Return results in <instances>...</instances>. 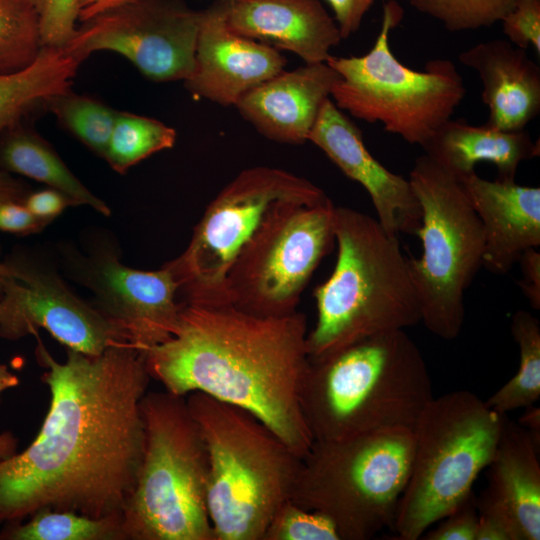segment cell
<instances>
[{
	"mask_svg": "<svg viewBox=\"0 0 540 540\" xmlns=\"http://www.w3.org/2000/svg\"><path fill=\"white\" fill-rule=\"evenodd\" d=\"M31 192L29 187L0 168V204L22 202Z\"/></svg>",
	"mask_w": 540,
	"mask_h": 540,
	"instance_id": "obj_41",
	"label": "cell"
},
{
	"mask_svg": "<svg viewBox=\"0 0 540 540\" xmlns=\"http://www.w3.org/2000/svg\"><path fill=\"white\" fill-rule=\"evenodd\" d=\"M433 397L420 349L395 330L310 360L300 404L313 441L337 442L412 429Z\"/></svg>",
	"mask_w": 540,
	"mask_h": 540,
	"instance_id": "obj_3",
	"label": "cell"
},
{
	"mask_svg": "<svg viewBox=\"0 0 540 540\" xmlns=\"http://www.w3.org/2000/svg\"><path fill=\"white\" fill-rule=\"evenodd\" d=\"M500 22L509 42L540 54V0H518Z\"/></svg>",
	"mask_w": 540,
	"mask_h": 540,
	"instance_id": "obj_34",
	"label": "cell"
},
{
	"mask_svg": "<svg viewBox=\"0 0 540 540\" xmlns=\"http://www.w3.org/2000/svg\"><path fill=\"white\" fill-rule=\"evenodd\" d=\"M201 15L183 0H133L83 21L62 48L80 63L93 52L113 51L152 81H186L195 68Z\"/></svg>",
	"mask_w": 540,
	"mask_h": 540,
	"instance_id": "obj_14",
	"label": "cell"
},
{
	"mask_svg": "<svg viewBox=\"0 0 540 540\" xmlns=\"http://www.w3.org/2000/svg\"><path fill=\"white\" fill-rule=\"evenodd\" d=\"M208 456L206 502L215 540H262L291 498L302 465L249 411L201 392L186 396Z\"/></svg>",
	"mask_w": 540,
	"mask_h": 540,
	"instance_id": "obj_5",
	"label": "cell"
},
{
	"mask_svg": "<svg viewBox=\"0 0 540 540\" xmlns=\"http://www.w3.org/2000/svg\"><path fill=\"white\" fill-rule=\"evenodd\" d=\"M477 509L475 540H519L515 527L502 513L478 502Z\"/></svg>",
	"mask_w": 540,
	"mask_h": 540,
	"instance_id": "obj_38",
	"label": "cell"
},
{
	"mask_svg": "<svg viewBox=\"0 0 540 540\" xmlns=\"http://www.w3.org/2000/svg\"><path fill=\"white\" fill-rule=\"evenodd\" d=\"M435 529L425 534L426 540H475L478 509L473 493L449 514L439 520Z\"/></svg>",
	"mask_w": 540,
	"mask_h": 540,
	"instance_id": "obj_35",
	"label": "cell"
},
{
	"mask_svg": "<svg viewBox=\"0 0 540 540\" xmlns=\"http://www.w3.org/2000/svg\"><path fill=\"white\" fill-rule=\"evenodd\" d=\"M539 444L504 415L494 455L487 466L488 486L477 502L508 518L519 540L540 539Z\"/></svg>",
	"mask_w": 540,
	"mask_h": 540,
	"instance_id": "obj_22",
	"label": "cell"
},
{
	"mask_svg": "<svg viewBox=\"0 0 540 540\" xmlns=\"http://www.w3.org/2000/svg\"><path fill=\"white\" fill-rule=\"evenodd\" d=\"M413 446L412 429L403 428L313 442L290 499L328 515L342 540L369 539L393 527Z\"/></svg>",
	"mask_w": 540,
	"mask_h": 540,
	"instance_id": "obj_9",
	"label": "cell"
},
{
	"mask_svg": "<svg viewBox=\"0 0 540 540\" xmlns=\"http://www.w3.org/2000/svg\"><path fill=\"white\" fill-rule=\"evenodd\" d=\"M3 263L8 274L1 275L0 338L15 341L45 329L67 349L88 355L131 344L126 333L76 295L44 257L17 251Z\"/></svg>",
	"mask_w": 540,
	"mask_h": 540,
	"instance_id": "obj_15",
	"label": "cell"
},
{
	"mask_svg": "<svg viewBox=\"0 0 540 540\" xmlns=\"http://www.w3.org/2000/svg\"><path fill=\"white\" fill-rule=\"evenodd\" d=\"M527 430L532 438L539 444L540 439V409L534 404L525 407V411L521 416L519 423Z\"/></svg>",
	"mask_w": 540,
	"mask_h": 540,
	"instance_id": "obj_43",
	"label": "cell"
},
{
	"mask_svg": "<svg viewBox=\"0 0 540 540\" xmlns=\"http://www.w3.org/2000/svg\"><path fill=\"white\" fill-rule=\"evenodd\" d=\"M478 74L487 122L506 131L523 130L540 112V67L509 41L478 43L459 55Z\"/></svg>",
	"mask_w": 540,
	"mask_h": 540,
	"instance_id": "obj_21",
	"label": "cell"
},
{
	"mask_svg": "<svg viewBox=\"0 0 540 540\" xmlns=\"http://www.w3.org/2000/svg\"><path fill=\"white\" fill-rule=\"evenodd\" d=\"M17 445L18 440L12 432L6 431L0 433V461L15 454Z\"/></svg>",
	"mask_w": 540,
	"mask_h": 540,
	"instance_id": "obj_44",
	"label": "cell"
},
{
	"mask_svg": "<svg viewBox=\"0 0 540 540\" xmlns=\"http://www.w3.org/2000/svg\"><path fill=\"white\" fill-rule=\"evenodd\" d=\"M5 540H127L121 517L92 518L73 511L43 508L27 522H9Z\"/></svg>",
	"mask_w": 540,
	"mask_h": 540,
	"instance_id": "obj_27",
	"label": "cell"
},
{
	"mask_svg": "<svg viewBox=\"0 0 540 540\" xmlns=\"http://www.w3.org/2000/svg\"><path fill=\"white\" fill-rule=\"evenodd\" d=\"M510 329L519 349L518 370L485 401L501 415L535 404L540 397L539 321L532 313L518 310L512 316Z\"/></svg>",
	"mask_w": 540,
	"mask_h": 540,
	"instance_id": "obj_26",
	"label": "cell"
},
{
	"mask_svg": "<svg viewBox=\"0 0 540 540\" xmlns=\"http://www.w3.org/2000/svg\"><path fill=\"white\" fill-rule=\"evenodd\" d=\"M48 224L35 216L22 202L0 204V231L30 235L42 231Z\"/></svg>",
	"mask_w": 540,
	"mask_h": 540,
	"instance_id": "obj_36",
	"label": "cell"
},
{
	"mask_svg": "<svg viewBox=\"0 0 540 540\" xmlns=\"http://www.w3.org/2000/svg\"><path fill=\"white\" fill-rule=\"evenodd\" d=\"M19 383V378L10 372L6 365L0 363V398L5 390L16 387Z\"/></svg>",
	"mask_w": 540,
	"mask_h": 540,
	"instance_id": "obj_45",
	"label": "cell"
},
{
	"mask_svg": "<svg viewBox=\"0 0 540 540\" xmlns=\"http://www.w3.org/2000/svg\"><path fill=\"white\" fill-rule=\"evenodd\" d=\"M34 336L50 404L33 442L0 461V522L43 508L122 518L144 452L141 400L151 377L142 351L129 343L99 355L67 349L58 362Z\"/></svg>",
	"mask_w": 540,
	"mask_h": 540,
	"instance_id": "obj_1",
	"label": "cell"
},
{
	"mask_svg": "<svg viewBox=\"0 0 540 540\" xmlns=\"http://www.w3.org/2000/svg\"><path fill=\"white\" fill-rule=\"evenodd\" d=\"M338 73L326 62L282 70L246 92L235 107L265 138L283 144L308 141Z\"/></svg>",
	"mask_w": 540,
	"mask_h": 540,
	"instance_id": "obj_18",
	"label": "cell"
},
{
	"mask_svg": "<svg viewBox=\"0 0 540 540\" xmlns=\"http://www.w3.org/2000/svg\"><path fill=\"white\" fill-rule=\"evenodd\" d=\"M23 204L37 217L51 223L67 207L77 206L75 202L63 192L51 187L30 192Z\"/></svg>",
	"mask_w": 540,
	"mask_h": 540,
	"instance_id": "obj_37",
	"label": "cell"
},
{
	"mask_svg": "<svg viewBox=\"0 0 540 540\" xmlns=\"http://www.w3.org/2000/svg\"><path fill=\"white\" fill-rule=\"evenodd\" d=\"M402 17V7L388 0L380 32L366 54L329 56L326 63L339 75L330 98L353 117L380 123L386 132L422 146L451 119L466 87L448 59L430 60L418 71L395 57L389 35Z\"/></svg>",
	"mask_w": 540,
	"mask_h": 540,
	"instance_id": "obj_8",
	"label": "cell"
},
{
	"mask_svg": "<svg viewBox=\"0 0 540 540\" xmlns=\"http://www.w3.org/2000/svg\"><path fill=\"white\" fill-rule=\"evenodd\" d=\"M421 147L458 179L475 172L478 162H490L497 168L498 180L515 181L520 164L539 155V142L524 129L506 131L463 119H449Z\"/></svg>",
	"mask_w": 540,
	"mask_h": 540,
	"instance_id": "obj_23",
	"label": "cell"
},
{
	"mask_svg": "<svg viewBox=\"0 0 540 540\" xmlns=\"http://www.w3.org/2000/svg\"><path fill=\"white\" fill-rule=\"evenodd\" d=\"M518 0H409L421 13L439 20L451 32L489 27L501 21Z\"/></svg>",
	"mask_w": 540,
	"mask_h": 540,
	"instance_id": "obj_31",
	"label": "cell"
},
{
	"mask_svg": "<svg viewBox=\"0 0 540 540\" xmlns=\"http://www.w3.org/2000/svg\"><path fill=\"white\" fill-rule=\"evenodd\" d=\"M79 20H88L104 11L115 8L133 0H77Z\"/></svg>",
	"mask_w": 540,
	"mask_h": 540,
	"instance_id": "obj_42",
	"label": "cell"
},
{
	"mask_svg": "<svg viewBox=\"0 0 540 540\" xmlns=\"http://www.w3.org/2000/svg\"><path fill=\"white\" fill-rule=\"evenodd\" d=\"M37 16L42 46L64 47L76 31L77 0H30Z\"/></svg>",
	"mask_w": 540,
	"mask_h": 540,
	"instance_id": "obj_33",
	"label": "cell"
},
{
	"mask_svg": "<svg viewBox=\"0 0 540 540\" xmlns=\"http://www.w3.org/2000/svg\"><path fill=\"white\" fill-rule=\"evenodd\" d=\"M307 334L301 312L260 317L230 303L182 301L174 334L142 354L166 391L201 392L245 409L303 458L314 442L300 404Z\"/></svg>",
	"mask_w": 540,
	"mask_h": 540,
	"instance_id": "obj_2",
	"label": "cell"
},
{
	"mask_svg": "<svg viewBox=\"0 0 540 540\" xmlns=\"http://www.w3.org/2000/svg\"><path fill=\"white\" fill-rule=\"evenodd\" d=\"M44 108L96 155L105 157L119 111L71 89L50 97Z\"/></svg>",
	"mask_w": 540,
	"mask_h": 540,
	"instance_id": "obj_29",
	"label": "cell"
},
{
	"mask_svg": "<svg viewBox=\"0 0 540 540\" xmlns=\"http://www.w3.org/2000/svg\"><path fill=\"white\" fill-rule=\"evenodd\" d=\"M504 415L467 390L427 403L412 428L410 474L392 527L399 539H419L472 494L494 455Z\"/></svg>",
	"mask_w": 540,
	"mask_h": 540,
	"instance_id": "obj_7",
	"label": "cell"
},
{
	"mask_svg": "<svg viewBox=\"0 0 540 540\" xmlns=\"http://www.w3.org/2000/svg\"><path fill=\"white\" fill-rule=\"evenodd\" d=\"M42 48L30 0H0V74L27 67Z\"/></svg>",
	"mask_w": 540,
	"mask_h": 540,
	"instance_id": "obj_30",
	"label": "cell"
},
{
	"mask_svg": "<svg viewBox=\"0 0 540 540\" xmlns=\"http://www.w3.org/2000/svg\"><path fill=\"white\" fill-rule=\"evenodd\" d=\"M262 540H342V535L328 515L288 499L273 515Z\"/></svg>",
	"mask_w": 540,
	"mask_h": 540,
	"instance_id": "obj_32",
	"label": "cell"
},
{
	"mask_svg": "<svg viewBox=\"0 0 540 540\" xmlns=\"http://www.w3.org/2000/svg\"><path fill=\"white\" fill-rule=\"evenodd\" d=\"M311 181L289 171L255 166L241 171L207 205L186 249L165 263L184 302L228 304V271L268 210L279 201L323 202Z\"/></svg>",
	"mask_w": 540,
	"mask_h": 540,
	"instance_id": "obj_12",
	"label": "cell"
},
{
	"mask_svg": "<svg viewBox=\"0 0 540 540\" xmlns=\"http://www.w3.org/2000/svg\"><path fill=\"white\" fill-rule=\"evenodd\" d=\"M176 141V131L166 124L145 116L119 111L104 159L117 173L152 154L170 149Z\"/></svg>",
	"mask_w": 540,
	"mask_h": 540,
	"instance_id": "obj_28",
	"label": "cell"
},
{
	"mask_svg": "<svg viewBox=\"0 0 540 540\" xmlns=\"http://www.w3.org/2000/svg\"><path fill=\"white\" fill-rule=\"evenodd\" d=\"M334 235L335 268L314 290L317 320L306 342L310 360L421 322L418 295L398 237L389 235L377 219L337 206Z\"/></svg>",
	"mask_w": 540,
	"mask_h": 540,
	"instance_id": "obj_4",
	"label": "cell"
},
{
	"mask_svg": "<svg viewBox=\"0 0 540 540\" xmlns=\"http://www.w3.org/2000/svg\"><path fill=\"white\" fill-rule=\"evenodd\" d=\"M459 180L482 224L483 266L508 273L524 251L540 246V188L490 181L476 172Z\"/></svg>",
	"mask_w": 540,
	"mask_h": 540,
	"instance_id": "obj_19",
	"label": "cell"
},
{
	"mask_svg": "<svg viewBox=\"0 0 540 540\" xmlns=\"http://www.w3.org/2000/svg\"><path fill=\"white\" fill-rule=\"evenodd\" d=\"M19 124L6 129L0 141V168L59 190L77 206L87 205L110 216L109 206L81 183L53 147L39 134Z\"/></svg>",
	"mask_w": 540,
	"mask_h": 540,
	"instance_id": "obj_24",
	"label": "cell"
},
{
	"mask_svg": "<svg viewBox=\"0 0 540 540\" xmlns=\"http://www.w3.org/2000/svg\"><path fill=\"white\" fill-rule=\"evenodd\" d=\"M64 274L92 294L90 303L122 329L141 351L168 340L179 321V283L164 264L153 271L121 262L116 243L107 235H89L83 249L57 246Z\"/></svg>",
	"mask_w": 540,
	"mask_h": 540,
	"instance_id": "obj_13",
	"label": "cell"
},
{
	"mask_svg": "<svg viewBox=\"0 0 540 540\" xmlns=\"http://www.w3.org/2000/svg\"><path fill=\"white\" fill-rule=\"evenodd\" d=\"M145 442L122 516L127 540H215L206 491L208 456L186 396L166 390L141 400Z\"/></svg>",
	"mask_w": 540,
	"mask_h": 540,
	"instance_id": "obj_6",
	"label": "cell"
},
{
	"mask_svg": "<svg viewBox=\"0 0 540 540\" xmlns=\"http://www.w3.org/2000/svg\"><path fill=\"white\" fill-rule=\"evenodd\" d=\"M8 274V269L3 263V261L0 260V275H6Z\"/></svg>",
	"mask_w": 540,
	"mask_h": 540,
	"instance_id": "obj_46",
	"label": "cell"
},
{
	"mask_svg": "<svg viewBox=\"0 0 540 540\" xmlns=\"http://www.w3.org/2000/svg\"><path fill=\"white\" fill-rule=\"evenodd\" d=\"M335 205L279 201L239 251L226 279L230 304L260 317L296 312L300 296L334 235Z\"/></svg>",
	"mask_w": 540,
	"mask_h": 540,
	"instance_id": "obj_11",
	"label": "cell"
},
{
	"mask_svg": "<svg viewBox=\"0 0 540 540\" xmlns=\"http://www.w3.org/2000/svg\"><path fill=\"white\" fill-rule=\"evenodd\" d=\"M221 1H228V0H221Z\"/></svg>",
	"mask_w": 540,
	"mask_h": 540,
	"instance_id": "obj_48",
	"label": "cell"
},
{
	"mask_svg": "<svg viewBox=\"0 0 540 540\" xmlns=\"http://www.w3.org/2000/svg\"><path fill=\"white\" fill-rule=\"evenodd\" d=\"M308 141L369 194L377 220L391 236L415 235L421 208L409 179L389 171L366 148L361 130L331 98L322 105Z\"/></svg>",
	"mask_w": 540,
	"mask_h": 540,
	"instance_id": "obj_16",
	"label": "cell"
},
{
	"mask_svg": "<svg viewBox=\"0 0 540 540\" xmlns=\"http://www.w3.org/2000/svg\"><path fill=\"white\" fill-rule=\"evenodd\" d=\"M2 295H3V284H2L1 275H0V302L2 299Z\"/></svg>",
	"mask_w": 540,
	"mask_h": 540,
	"instance_id": "obj_47",
	"label": "cell"
},
{
	"mask_svg": "<svg viewBox=\"0 0 540 540\" xmlns=\"http://www.w3.org/2000/svg\"><path fill=\"white\" fill-rule=\"evenodd\" d=\"M225 8L231 31L294 53L305 63L326 62L343 39L319 0H228Z\"/></svg>",
	"mask_w": 540,
	"mask_h": 540,
	"instance_id": "obj_20",
	"label": "cell"
},
{
	"mask_svg": "<svg viewBox=\"0 0 540 540\" xmlns=\"http://www.w3.org/2000/svg\"><path fill=\"white\" fill-rule=\"evenodd\" d=\"M376 1L326 0L334 13V19L343 39L348 38L360 28L365 14Z\"/></svg>",
	"mask_w": 540,
	"mask_h": 540,
	"instance_id": "obj_39",
	"label": "cell"
},
{
	"mask_svg": "<svg viewBox=\"0 0 540 540\" xmlns=\"http://www.w3.org/2000/svg\"><path fill=\"white\" fill-rule=\"evenodd\" d=\"M81 63L62 47L42 46L27 67L0 74V133L52 96L71 89Z\"/></svg>",
	"mask_w": 540,
	"mask_h": 540,
	"instance_id": "obj_25",
	"label": "cell"
},
{
	"mask_svg": "<svg viewBox=\"0 0 540 540\" xmlns=\"http://www.w3.org/2000/svg\"><path fill=\"white\" fill-rule=\"evenodd\" d=\"M537 248L527 249L520 256L517 264L520 266L521 279L518 286L530 306L540 309V253Z\"/></svg>",
	"mask_w": 540,
	"mask_h": 540,
	"instance_id": "obj_40",
	"label": "cell"
},
{
	"mask_svg": "<svg viewBox=\"0 0 540 540\" xmlns=\"http://www.w3.org/2000/svg\"><path fill=\"white\" fill-rule=\"evenodd\" d=\"M409 181L421 208L419 258H407L421 322L436 336L455 339L465 317V293L483 266L484 233L458 178L426 154Z\"/></svg>",
	"mask_w": 540,
	"mask_h": 540,
	"instance_id": "obj_10",
	"label": "cell"
},
{
	"mask_svg": "<svg viewBox=\"0 0 540 540\" xmlns=\"http://www.w3.org/2000/svg\"><path fill=\"white\" fill-rule=\"evenodd\" d=\"M201 12L195 68L184 81L193 96L235 106L250 89L284 70L287 60L279 50L230 30L225 1Z\"/></svg>",
	"mask_w": 540,
	"mask_h": 540,
	"instance_id": "obj_17",
	"label": "cell"
}]
</instances>
